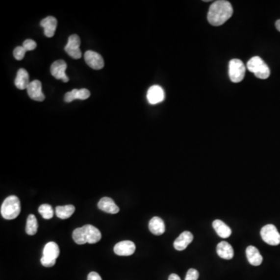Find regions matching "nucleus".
<instances>
[{
    "instance_id": "1",
    "label": "nucleus",
    "mask_w": 280,
    "mask_h": 280,
    "mask_svg": "<svg viewBox=\"0 0 280 280\" xmlns=\"http://www.w3.org/2000/svg\"><path fill=\"white\" fill-rule=\"evenodd\" d=\"M231 4L225 0L216 1L211 5L207 15V19L213 26H220L233 15Z\"/></svg>"
},
{
    "instance_id": "2",
    "label": "nucleus",
    "mask_w": 280,
    "mask_h": 280,
    "mask_svg": "<svg viewBox=\"0 0 280 280\" xmlns=\"http://www.w3.org/2000/svg\"><path fill=\"white\" fill-rule=\"evenodd\" d=\"M73 238L77 245H84L86 243L95 244L101 241L102 233L98 228L88 224L74 229Z\"/></svg>"
},
{
    "instance_id": "3",
    "label": "nucleus",
    "mask_w": 280,
    "mask_h": 280,
    "mask_svg": "<svg viewBox=\"0 0 280 280\" xmlns=\"http://www.w3.org/2000/svg\"><path fill=\"white\" fill-rule=\"evenodd\" d=\"M1 215L6 220H10L17 218L21 213V202L15 196H10L6 198L1 206Z\"/></svg>"
},
{
    "instance_id": "4",
    "label": "nucleus",
    "mask_w": 280,
    "mask_h": 280,
    "mask_svg": "<svg viewBox=\"0 0 280 280\" xmlns=\"http://www.w3.org/2000/svg\"><path fill=\"white\" fill-rule=\"evenodd\" d=\"M248 70L253 73L258 79H268L270 76V70L267 64L260 57L255 56L247 63Z\"/></svg>"
},
{
    "instance_id": "5",
    "label": "nucleus",
    "mask_w": 280,
    "mask_h": 280,
    "mask_svg": "<svg viewBox=\"0 0 280 280\" xmlns=\"http://www.w3.org/2000/svg\"><path fill=\"white\" fill-rule=\"evenodd\" d=\"M59 254L60 250L56 243L49 242L44 248L43 256L41 258V263L45 267H52L55 265Z\"/></svg>"
},
{
    "instance_id": "6",
    "label": "nucleus",
    "mask_w": 280,
    "mask_h": 280,
    "mask_svg": "<svg viewBox=\"0 0 280 280\" xmlns=\"http://www.w3.org/2000/svg\"><path fill=\"white\" fill-rule=\"evenodd\" d=\"M246 67L242 61L237 58L232 59L229 63V76L233 83H240L244 79Z\"/></svg>"
},
{
    "instance_id": "7",
    "label": "nucleus",
    "mask_w": 280,
    "mask_h": 280,
    "mask_svg": "<svg viewBox=\"0 0 280 280\" xmlns=\"http://www.w3.org/2000/svg\"><path fill=\"white\" fill-rule=\"evenodd\" d=\"M261 237L268 245L277 246L280 244V234L273 224H268L261 229Z\"/></svg>"
},
{
    "instance_id": "8",
    "label": "nucleus",
    "mask_w": 280,
    "mask_h": 280,
    "mask_svg": "<svg viewBox=\"0 0 280 280\" xmlns=\"http://www.w3.org/2000/svg\"><path fill=\"white\" fill-rule=\"evenodd\" d=\"M80 38L76 34H72L69 37L67 45L65 47V51L68 55L74 59H79L82 57L80 49Z\"/></svg>"
},
{
    "instance_id": "9",
    "label": "nucleus",
    "mask_w": 280,
    "mask_h": 280,
    "mask_svg": "<svg viewBox=\"0 0 280 280\" xmlns=\"http://www.w3.org/2000/svg\"><path fill=\"white\" fill-rule=\"evenodd\" d=\"M67 64L63 60L55 61L51 66V74L56 79H62L65 83L69 82V77L66 74Z\"/></svg>"
},
{
    "instance_id": "10",
    "label": "nucleus",
    "mask_w": 280,
    "mask_h": 280,
    "mask_svg": "<svg viewBox=\"0 0 280 280\" xmlns=\"http://www.w3.org/2000/svg\"><path fill=\"white\" fill-rule=\"evenodd\" d=\"M84 59L87 64L94 70H102L104 66V62L102 55L95 51H86L84 54Z\"/></svg>"
},
{
    "instance_id": "11",
    "label": "nucleus",
    "mask_w": 280,
    "mask_h": 280,
    "mask_svg": "<svg viewBox=\"0 0 280 280\" xmlns=\"http://www.w3.org/2000/svg\"><path fill=\"white\" fill-rule=\"evenodd\" d=\"M26 91L29 97L36 102H43L45 99V94L42 92V83L38 79L30 82Z\"/></svg>"
},
{
    "instance_id": "12",
    "label": "nucleus",
    "mask_w": 280,
    "mask_h": 280,
    "mask_svg": "<svg viewBox=\"0 0 280 280\" xmlns=\"http://www.w3.org/2000/svg\"><path fill=\"white\" fill-rule=\"evenodd\" d=\"M135 245L132 241H123L118 243L114 248V252L117 255L129 256L134 254Z\"/></svg>"
},
{
    "instance_id": "13",
    "label": "nucleus",
    "mask_w": 280,
    "mask_h": 280,
    "mask_svg": "<svg viewBox=\"0 0 280 280\" xmlns=\"http://www.w3.org/2000/svg\"><path fill=\"white\" fill-rule=\"evenodd\" d=\"M147 97L149 103L151 104H156L164 100L165 94L161 87L154 85L149 89Z\"/></svg>"
},
{
    "instance_id": "14",
    "label": "nucleus",
    "mask_w": 280,
    "mask_h": 280,
    "mask_svg": "<svg viewBox=\"0 0 280 280\" xmlns=\"http://www.w3.org/2000/svg\"><path fill=\"white\" fill-rule=\"evenodd\" d=\"M40 25L43 27L44 33L46 37L52 38L53 36L55 35L57 25H58L56 18L53 17H47L41 21Z\"/></svg>"
},
{
    "instance_id": "15",
    "label": "nucleus",
    "mask_w": 280,
    "mask_h": 280,
    "mask_svg": "<svg viewBox=\"0 0 280 280\" xmlns=\"http://www.w3.org/2000/svg\"><path fill=\"white\" fill-rule=\"evenodd\" d=\"M193 234L189 231H184L180 233V236L174 242V247L178 251H183L186 249L193 241Z\"/></svg>"
},
{
    "instance_id": "16",
    "label": "nucleus",
    "mask_w": 280,
    "mask_h": 280,
    "mask_svg": "<svg viewBox=\"0 0 280 280\" xmlns=\"http://www.w3.org/2000/svg\"><path fill=\"white\" fill-rule=\"evenodd\" d=\"M90 92L87 89H74L70 92L66 93L65 94L64 100L66 103H70L74 101L79 99V100H86L90 98Z\"/></svg>"
},
{
    "instance_id": "17",
    "label": "nucleus",
    "mask_w": 280,
    "mask_h": 280,
    "mask_svg": "<svg viewBox=\"0 0 280 280\" xmlns=\"http://www.w3.org/2000/svg\"><path fill=\"white\" fill-rule=\"evenodd\" d=\"M98 206L101 210L111 214H116L119 212V206L115 204L114 200L109 197L102 198L98 203Z\"/></svg>"
},
{
    "instance_id": "18",
    "label": "nucleus",
    "mask_w": 280,
    "mask_h": 280,
    "mask_svg": "<svg viewBox=\"0 0 280 280\" xmlns=\"http://www.w3.org/2000/svg\"><path fill=\"white\" fill-rule=\"evenodd\" d=\"M246 256L248 262L254 266H258L263 261V258L260 254L259 251L255 246H249L247 248Z\"/></svg>"
},
{
    "instance_id": "19",
    "label": "nucleus",
    "mask_w": 280,
    "mask_h": 280,
    "mask_svg": "<svg viewBox=\"0 0 280 280\" xmlns=\"http://www.w3.org/2000/svg\"><path fill=\"white\" fill-rule=\"evenodd\" d=\"M216 252L220 258L226 260L232 259L234 255V252L231 245L226 241L219 243L216 247Z\"/></svg>"
},
{
    "instance_id": "20",
    "label": "nucleus",
    "mask_w": 280,
    "mask_h": 280,
    "mask_svg": "<svg viewBox=\"0 0 280 280\" xmlns=\"http://www.w3.org/2000/svg\"><path fill=\"white\" fill-rule=\"evenodd\" d=\"M149 229L154 235H162L166 229L164 220L158 216L153 217L149 223Z\"/></svg>"
},
{
    "instance_id": "21",
    "label": "nucleus",
    "mask_w": 280,
    "mask_h": 280,
    "mask_svg": "<svg viewBox=\"0 0 280 280\" xmlns=\"http://www.w3.org/2000/svg\"><path fill=\"white\" fill-rule=\"evenodd\" d=\"M29 74L25 69H20L17 72V76L15 79V86L20 90L27 89L29 84Z\"/></svg>"
},
{
    "instance_id": "22",
    "label": "nucleus",
    "mask_w": 280,
    "mask_h": 280,
    "mask_svg": "<svg viewBox=\"0 0 280 280\" xmlns=\"http://www.w3.org/2000/svg\"><path fill=\"white\" fill-rule=\"evenodd\" d=\"M213 227L216 233L222 238H228L231 235V229L222 220H216L213 221Z\"/></svg>"
},
{
    "instance_id": "23",
    "label": "nucleus",
    "mask_w": 280,
    "mask_h": 280,
    "mask_svg": "<svg viewBox=\"0 0 280 280\" xmlns=\"http://www.w3.org/2000/svg\"><path fill=\"white\" fill-rule=\"evenodd\" d=\"M75 212V206L73 205H66L64 206H57L55 208V213L58 218L62 220L70 218Z\"/></svg>"
},
{
    "instance_id": "24",
    "label": "nucleus",
    "mask_w": 280,
    "mask_h": 280,
    "mask_svg": "<svg viewBox=\"0 0 280 280\" xmlns=\"http://www.w3.org/2000/svg\"><path fill=\"white\" fill-rule=\"evenodd\" d=\"M38 224L35 216L33 214L29 215L26 220V233L28 235H34L38 231Z\"/></svg>"
},
{
    "instance_id": "25",
    "label": "nucleus",
    "mask_w": 280,
    "mask_h": 280,
    "mask_svg": "<svg viewBox=\"0 0 280 280\" xmlns=\"http://www.w3.org/2000/svg\"><path fill=\"white\" fill-rule=\"evenodd\" d=\"M40 214L42 215V217L45 220H50L54 216V210L51 205L49 204H43L41 205L38 209Z\"/></svg>"
},
{
    "instance_id": "26",
    "label": "nucleus",
    "mask_w": 280,
    "mask_h": 280,
    "mask_svg": "<svg viewBox=\"0 0 280 280\" xmlns=\"http://www.w3.org/2000/svg\"><path fill=\"white\" fill-rule=\"evenodd\" d=\"M26 51L25 50V48L23 46H19V47L16 48L13 50V56L17 59V60H22L23 58H25V54Z\"/></svg>"
},
{
    "instance_id": "27",
    "label": "nucleus",
    "mask_w": 280,
    "mask_h": 280,
    "mask_svg": "<svg viewBox=\"0 0 280 280\" xmlns=\"http://www.w3.org/2000/svg\"><path fill=\"white\" fill-rule=\"evenodd\" d=\"M23 47L25 48L26 51H32V50H34L36 47H37V44H36V42L33 41V40L27 39L24 42Z\"/></svg>"
},
{
    "instance_id": "28",
    "label": "nucleus",
    "mask_w": 280,
    "mask_h": 280,
    "mask_svg": "<svg viewBox=\"0 0 280 280\" xmlns=\"http://www.w3.org/2000/svg\"><path fill=\"white\" fill-rule=\"evenodd\" d=\"M199 277H200V274L196 269H190L187 273L185 280H198Z\"/></svg>"
},
{
    "instance_id": "29",
    "label": "nucleus",
    "mask_w": 280,
    "mask_h": 280,
    "mask_svg": "<svg viewBox=\"0 0 280 280\" xmlns=\"http://www.w3.org/2000/svg\"><path fill=\"white\" fill-rule=\"evenodd\" d=\"M87 280H102V279L98 273H95V272H91V273H89Z\"/></svg>"
},
{
    "instance_id": "30",
    "label": "nucleus",
    "mask_w": 280,
    "mask_h": 280,
    "mask_svg": "<svg viewBox=\"0 0 280 280\" xmlns=\"http://www.w3.org/2000/svg\"><path fill=\"white\" fill-rule=\"evenodd\" d=\"M168 280H180V278L177 274H174L173 273V274L170 275Z\"/></svg>"
},
{
    "instance_id": "31",
    "label": "nucleus",
    "mask_w": 280,
    "mask_h": 280,
    "mask_svg": "<svg viewBox=\"0 0 280 280\" xmlns=\"http://www.w3.org/2000/svg\"><path fill=\"white\" fill-rule=\"evenodd\" d=\"M276 27H277V29L279 31H280V20H279V21H277V22H276Z\"/></svg>"
}]
</instances>
